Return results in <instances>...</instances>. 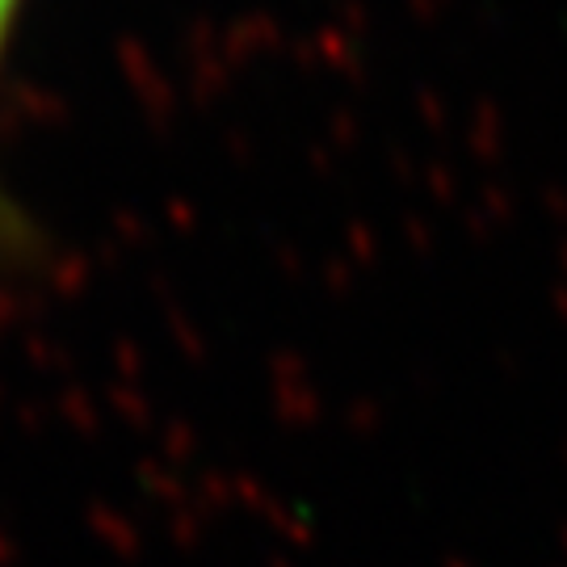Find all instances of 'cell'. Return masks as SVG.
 Instances as JSON below:
<instances>
[{
	"mask_svg": "<svg viewBox=\"0 0 567 567\" xmlns=\"http://www.w3.org/2000/svg\"><path fill=\"white\" fill-rule=\"evenodd\" d=\"M21 4H25V0H0V60H4L9 39H13V21H18ZM0 248H9V252L30 248V224L21 219V210L9 203L4 189H0Z\"/></svg>",
	"mask_w": 567,
	"mask_h": 567,
	"instance_id": "cell-1",
	"label": "cell"
}]
</instances>
